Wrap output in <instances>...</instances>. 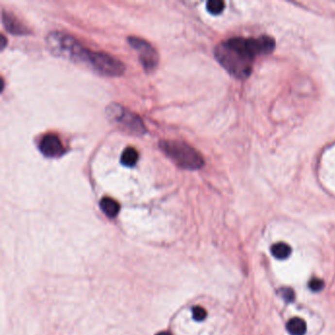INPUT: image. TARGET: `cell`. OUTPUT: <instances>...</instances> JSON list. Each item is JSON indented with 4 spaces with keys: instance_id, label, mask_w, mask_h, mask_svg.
<instances>
[{
    "instance_id": "obj_1",
    "label": "cell",
    "mask_w": 335,
    "mask_h": 335,
    "mask_svg": "<svg viewBox=\"0 0 335 335\" xmlns=\"http://www.w3.org/2000/svg\"><path fill=\"white\" fill-rule=\"evenodd\" d=\"M275 46L274 38L267 34L259 37H232L216 47L215 56L231 76L245 80L252 74L257 57L270 54Z\"/></svg>"
},
{
    "instance_id": "obj_2",
    "label": "cell",
    "mask_w": 335,
    "mask_h": 335,
    "mask_svg": "<svg viewBox=\"0 0 335 335\" xmlns=\"http://www.w3.org/2000/svg\"><path fill=\"white\" fill-rule=\"evenodd\" d=\"M46 43L48 50L54 56L89 65L92 50L86 49L74 36L62 32H52L47 36Z\"/></svg>"
},
{
    "instance_id": "obj_3",
    "label": "cell",
    "mask_w": 335,
    "mask_h": 335,
    "mask_svg": "<svg viewBox=\"0 0 335 335\" xmlns=\"http://www.w3.org/2000/svg\"><path fill=\"white\" fill-rule=\"evenodd\" d=\"M161 151L178 167L186 170H198L204 165L202 155L185 142L165 140L159 143Z\"/></svg>"
},
{
    "instance_id": "obj_4",
    "label": "cell",
    "mask_w": 335,
    "mask_h": 335,
    "mask_svg": "<svg viewBox=\"0 0 335 335\" xmlns=\"http://www.w3.org/2000/svg\"><path fill=\"white\" fill-rule=\"evenodd\" d=\"M107 119L124 132L142 136L147 132L143 120L136 113L119 103H110L105 109Z\"/></svg>"
},
{
    "instance_id": "obj_5",
    "label": "cell",
    "mask_w": 335,
    "mask_h": 335,
    "mask_svg": "<svg viewBox=\"0 0 335 335\" xmlns=\"http://www.w3.org/2000/svg\"><path fill=\"white\" fill-rule=\"evenodd\" d=\"M88 66L95 72L107 77H119L125 71V66L119 59L100 51L91 52Z\"/></svg>"
},
{
    "instance_id": "obj_6",
    "label": "cell",
    "mask_w": 335,
    "mask_h": 335,
    "mask_svg": "<svg viewBox=\"0 0 335 335\" xmlns=\"http://www.w3.org/2000/svg\"><path fill=\"white\" fill-rule=\"evenodd\" d=\"M130 46L138 52L140 61L146 71H152L158 65V54L153 47L147 40L137 37H128Z\"/></svg>"
},
{
    "instance_id": "obj_7",
    "label": "cell",
    "mask_w": 335,
    "mask_h": 335,
    "mask_svg": "<svg viewBox=\"0 0 335 335\" xmlns=\"http://www.w3.org/2000/svg\"><path fill=\"white\" fill-rule=\"evenodd\" d=\"M39 151L45 156L50 158L60 157L65 152L62 141L54 134H48L40 140Z\"/></svg>"
},
{
    "instance_id": "obj_8",
    "label": "cell",
    "mask_w": 335,
    "mask_h": 335,
    "mask_svg": "<svg viewBox=\"0 0 335 335\" xmlns=\"http://www.w3.org/2000/svg\"><path fill=\"white\" fill-rule=\"evenodd\" d=\"M2 23L6 30L14 34H27L30 31L13 15L10 13L2 12Z\"/></svg>"
},
{
    "instance_id": "obj_9",
    "label": "cell",
    "mask_w": 335,
    "mask_h": 335,
    "mask_svg": "<svg viewBox=\"0 0 335 335\" xmlns=\"http://www.w3.org/2000/svg\"><path fill=\"white\" fill-rule=\"evenodd\" d=\"M100 208H101V211L103 212V214L105 216H107L108 218H115L119 214L120 205L115 200H113L111 198H108V197L103 198L100 201Z\"/></svg>"
},
{
    "instance_id": "obj_10",
    "label": "cell",
    "mask_w": 335,
    "mask_h": 335,
    "mask_svg": "<svg viewBox=\"0 0 335 335\" xmlns=\"http://www.w3.org/2000/svg\"><path fill=\"white\" fill-rule=\"evenodd\" d=\"M286 328L291 335H304L307 331V323L300 318H292L287 322Z\"/></svg>"
},
{
    "instance_id": "obj_11",
    "label": "cell",
    "mask_w": 335,
    "mask_h": 335,
    "mask_svg": "<svg viewBox=\"0 0 335 335\" xmlns=\"http://www.w3.org/2000/svg\"><path fill=\"white\" fill-rule=\"evenodd\" d=\"M139 160V152L135 148L128 147L121 154V163L126 167H134Z\"/></svg>"
},
{
    "instance_id": "obj_12",
    "label": "cell",
    "mask_w": 335,
    "mask_h": 335,
    "mask_svg": "<svg viewBox=\"0 0 335 335\" xmlns=\"http://www.w3.org/2000/svg\"><path fill=\"white\" fill-rule=\"evenodd\" d=\"M270 251H271L272 256L278 260L288 259L292 253L291 247L284 242H279V243L274 244L271 247Z\"/></svg>"
},
{
    "instance_id": "obj_13",
    "label": "cell",
    "mask_w": 335,
    "mask_h": 335,
    "mask_svg": "<svg viewBox=\"0 0 335 335\" xmlns=\"http://www.w3.org/2000/svg\"><path fill=\"white\" fill-rule=\"evenodd\" d=\"M225 3L220 0H211L206 3V10L212 15H219L223 12Z\"/></svg>"
},
{
    "instance_id": "obj_14",
    "label": "cell",
    "mask_w": 335,
    "mask_h": 335,
    "mask_svg": "<svg viewBox=\"0 0 335 335\" xmlns=\"http://www.w3.org/2000/svg\"><path fill=\"white\" fill-rule=\"evenodd\" d=\"M280 295L286 302H292L295 299V293L291 288H282L280 290Z\"/></svg>"
},
{
    "instance_id": "obj_15",
    "label": "cell",
    "mask_w": 335,
    "mask_h": 335,
    "mask_svg": "<svg viewBox=\"0 0 335 335\" xmlns=\"http://www.w3.org/2000/svg\"><path fill=\"white\" fill-rule=\"evenodd\" d=\"M193 318L197 321H201L206 318V311L200 306L193 308Z\"/></svg>"
},
{
    "instance_id": "obj_16",
    "label": "cell",
    "mask_w": 335,
    "mask_h": 335,
    "mask_svg": "<svg viewBox=\"0 0 335 335\" xmlns=\"http://www.w3.org/2000/svg\"><path fill=\"white\" fill-rule=\"evenodd\" d=\"M324 287V282L319 278H312L309 282V288L314 292H318Z\"/></svg>"
},
{
    "instance_id": "obj_17",
    "label": "cell",
    "mask_w": 335,
    "mask_h": 335,
    "mask_svg": "<svg viewBox=\"0 0 335 335\" xmlns=\"http://www.w3.org/2000/svg\"><path fill=\"white\" fill-rule=\"evenodd\" d=\"M1 50H3L4 48H5V46H6V38H5V36L4 35H1Z\"/></svg>"
},
{
    "instance_id": "obj_18",
    "label": "cell",
    "mask_w": 335,
    "mask_h": 335,
    "mask_svg": "<svg viewBox=\"0 0 335 335\" xmlns=\"http://www.w3.org/2000/svg\"><path fill=\"white\" fill-rule=\"evenodd\" d=\"M156 335H171V334L169 332H167V331H162V332L157 333Z\"/></svg>"
}]
</instances>
